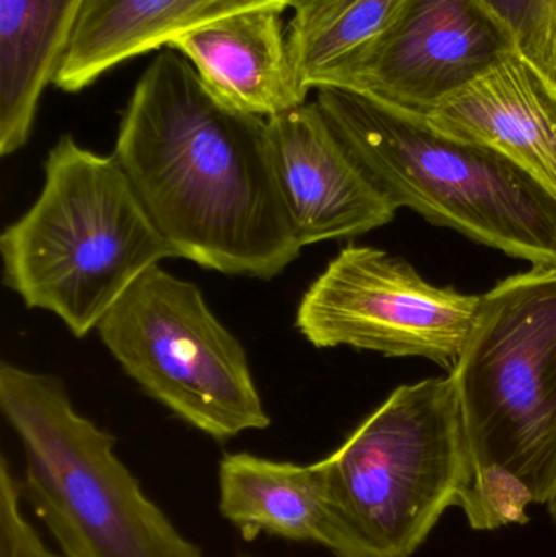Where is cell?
<instances>
[{"instance_id":"6da1fadb","label":"cell","mask_w":556,"mask_h":557,"mask_svg":"<svg viewBox=\"0 0 556 557\" xmlns=\"http://www.w3.org/2000/svg\"><path fill=\"white\" fill-rule=\"evenodd\" d=\"M113 157L175 258L263 281L299 258L267 120L219 101L175 49L137 81Z\"/></svg>"},{"instance_id":"7a4b0ae2","label":"cell","mask_w":556,"mask_h":557,"mask_svg":"<svg viewBox=\"0 0 556 557\" xmlns=\"http://www.w3.org/2000/svg\"><path fill=\"white\" fill-rule=\"evenodd\" d=\"M472 454L470 527L528 522L556 493V268H534L482 295L453 369Z\"/></svg>"},{"instance_id":"3957f363","label":"cell","mask_w":556,"mask_h":557,"mask_svg":"<svg viewBox=\"0 0 556 557\" xmlns=\"http://www.w3.org/2000/svg\"><path fill=\"white\" fill-rule=\"evenodd\" d=\"M3 284L75 337L97 330L146 271L175 258L113 156L62 134L32 208L0 235Z\"/></svg>"},{"instance_id":"277c9868","label":"cell","mask_w":556,"mask_h":557,"mask_svg":"<svg viewBox=\"0 0 556 557\" xmlns=\"http://www.w3.org/2000/svg\"><path fill=\"white\" fill-rule=\"evenodd\" d=\"M336 136L394 208L486 247L556 268V195L489 147L460 143L413 116L343 88H317Z\"/></svg>"},{"instance_id":"5b68a950","label":"cell","mask_w":556,"mask_h":557,"mask_svg":"<svg viewBox=\"0 0 556 557\" xmlns=\"http://www.w3.org/2000/svg\"><path fill=\"white\" fill-rule=\"evenodd\" d=\"M0 408L25 451L26 497L62 556L202 557L116 457V438L75 411L59 376L2 362Z\"/></svg>"},{"instance_id":"8992f818","label":"cell","mask_w":556,"mask_h":557,"mask_svg":"<svg viewBox=\"0 0 556 557\" xmlns=\"http://www.w3.org/2000/svg\"><path fill=\"white\" fill-rule=\"evenodd\" d=\"M330 503L358 557L413 555L473 480L453 373L395 389L319 461Z\"/></svg>"},{"instance_id":"52a82bcc","label":"cell","mask_w":556,"mask_h":557,"mask_svg":"<svg viewBox=\"0 0 556 557\" xmlns=\"http://www.w3.org/2000/svg\"><path fill=\"white\" fill-rule=\"evenodd\" d=\"M97 331L150 398L215 441L270 425L244 346L193 282L150 268Z\"/></svg>"},{"instance_id":"ba28073f","label":"cell","mask_w":556,"mask_h":557,"mask_svg":"<svg viewBox=\"0 0 556 557\" xmlns=\"http://www.w3.org/2000/svg\"><path fill=\"white\" fill-rule=\"evenodd\" d=\"M480 307L482 295L436 287L400 258L349 245L307 288L296 327L319 349L348 346L424 357L454 369Z\"/></svg>"},{"instance_id":"9c48e42d","label":"cell","mask_w":556,"mask_h":557,"mask_svg":"<svg viewBox=\"0 0 556 557\" xmlns=\"http://www.w3.org/2000/svg\"><path fill=\"white\" fill-rule=\"evenodd\" d=\"M516 48L482 0H408L343 90L427 120L437 104Z\"/></svg>"},{"instance_id":"30bf717a","label":"cell","mask_w":556,"mask_h":557,"mask_svg":"<svg viewBox=\"0 0 556 557\" xmlns=\"http://www.w3.org/2000/svg\"><path fill=\"white\" fill-rule=\"evenodd\" d=\"M277 188L300 247L355 237L394 221L385 199L330 126L319 104L267 120Z\"/></svg>"},{"instance_id":"8fae6325","label":"cell","mask_w":556,"mask_h":557,"mask_svg":"<svg viewBox=\"0 0 556 557\" xmlns=\"http://www.w3.org/2000/svg\"><path fill=\"white\" fill-rule=\"evenodd\" d=\"M427 123L502 153L556 195V87L518 49L437 104Z\"/></svg>"},{"instance_id":"7c38bea8","label":"cell","mask_w":556,"mask_h":557,"mask_svg":"<svg viewBox=\"0 0 556 557\" xmlns=\"http://www.w3.org/2000/svg\"><path fill=\"white\" fill-rule=\"evenodd\" d=\"M284 10L231 13L180 33L166 48L191 62L219 101L268 120L307 103L310 90L294 64Z\"/></svg>"},{"instance_id":"4fadbf2b","label":"cell","mask_w":556,"mask_h":557,"mask_svg":"<svg viewBox=\"0 0 556 557\" xmlns=\"http://www.w3.org/2000/svg\"><path fill=\"white\" fill-rule=\"evenodd\" d=\"M289 0H85L52 85L78 94L129 59L160 51L202 23Z\"/></svg>"},{"instance_id":"5bb4252c","label":"cell","mask_w":556,"mask_h":557,"mask_svg":"<svg viewBox=\"0 0 556 557\" xmlns=\"http://www.w3.org/2000/svg\"><path fill=\"white\" fill-rule=\"evenodd\" d=\"M221 513L247 542L260 533L358 557L330 503L322 467L227 454L219 467Z\"/></svg>"},{"instance_id":"9a60e30c","label":"cell","mask_w":556,"mask_h":557,"mask_svg":"<svg viewBox=\"0 0 556 557\" xmlns=\"http://www.w3.org/2000/svg\"><path fill=\"white\" fill-rule=\"evenodd\" d=\"M85 0H0V156L22 150Z\"/></svg>"},{"instance_id":"2e32d148","label":"cell","mask_w":556,"mask_h":557,"mask_svg":"<svg viewBox=\"0 0 556 557\" xmlns=\"http://www.w3.org/2000/svg\"><path fill=\"white\" fill-rule=\"evenodd\" d=\"M408 0H338L287 26L294 64L310 90L342 88L371 58Z\"/></svg>"},{"instance_id":"e0dca14e","label":"cell","mask_w":556,"mask_h":557,"mask_svg":"<svg viewBox=\"0 0 556 557\" xmlns=\"http://www.w3.org/2000/svg\"><path fill=\"white\" fill-rule=\"evenodd\" d=\"M518 51L556 87V0H482Z\"/></svg>"},{"instance_id":"ac0fdd59","label":"cell","mask_w":556,"mask_h":557,"mask_svg":"<svg viewBox=\"0 0 556 557\" xmlns=\"http://www.w3.org/2000/svg\"><path fill=\"white\" fill-rule=\"evenodd\" d=\"M23 484L16 480L5 455L0 457V557H64L42 543L22 512Z\"/></svg>"},{"instance_id":"d6986e66","label":"cell","mask_w":556,"mask_h":557,"mask_svg":"<svg viewBox=\"0 0 556 557\" xmlns=\"http://www.w3.org/2000/svg\"><path fill=\"white\" fill-rule=\"evenodd\" d=\"M548 509H551V516L554 517L556 523V493L555 496L552 497L551 503H548Z\"/></svg>"}]
</instances>
